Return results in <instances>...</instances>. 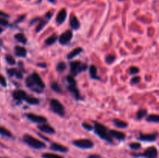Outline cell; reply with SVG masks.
<instances>
[{
    "label": "cell",
    "instance_id": "obj_12",
    "mask_svg": "<svg viewBox=\"0 0 159 158\" xmlns=\"http://www.w3.org/2000/svg\"><path fill=\"white\" fill-rule=\"evenodd\" d=\"M157 133H153V134H140L139 139L147 142H152L157 139Z\"/></svg>",
    "mask_w": 159,
    "mask_h": 158
},
{
    "label": "cell",
    "instance_id": "obj_26",
    "mask_svg": "<svg viewBox=\"0 0 159 158\" xmlns=\"http://www.w3.org/2000/svg\"><path fill=\"white\" fill-rule=\"evenodd\" d=\"M57 40H58L57 35H55V34L52 35V36H50V37H48L47 40H46L45 44H47V45H49V46L52 45V44H54V43L56 42Z\"/></svg>",
    "mask_w": 159,
    "mask_h": 158
},
{
    "label": "cell",
    "instance_id": "obj_42",
    "mask_svg": "<svg viewBox=\"0 0 159 158\" xmlns=\"http://www.w3.org/2000/svg\"><path fill=\"white\" fill-rule=\"evenodd\" d=\"M0 84H1V85H2L3 87H6L7 85L6 81L5 78H4V77L1 75H0Z\"/></svg>",
    "mask_w": 159,
    "mask_h": 158
},
{
    "label": "cell",
    "instance_id": "obj_14",
    "mask_svg": "<svg viewBox=\"0 0 159 158\" xmlns=\"http://www.w3.org/2000/svg\"><path fill=\"white\" fill-rule=\"evenodd\" d=\"M50 149L52 150H54V151L62 152V153H65V152H67L68 150V149L66 147H65V146L61 145V144L58 143H52L50 145Z\"/></svg>",
    "mask_w": 159,
    "mask_h": 158
},
{
    "label": "cell",
    "instance_id": "obj_11",
    "mask_svg": "<svg viewBox=\"0 0 159 158\" xmlns=\"http://www.w3.org/2000/svg\"><path fill=\"white\" fill-rule=\"evenodd\" d=\"M68 91L72 94V96H74V98L76 100L82 99V97H81L79 89H78L77 87H76V85H69L68 87Z\"/></svg>",
    "mask_w": 159,
    "mask_h": 158
},
{
    "label": "cell",
    "instance_id": "obj_9",
    "mask_svg": "<svg viewBox=\"0 0 159 158\" xmlns=\"http://www.w3.org/2000/svg\"><path fill=\"white\" fill-rule=\"evenodd\" d=\"M31 76L32 78H33V82H34L35 85H36V86L38 88L42 90L45 88V84H44V82H43V80L41 79V78L40 77V75H38L37 73H33Z\"/></svg>",
    "mask_w": 159,
    "mask_h": 158
},
{
    "label": "cell",
    "instance_id": "obj_16",
    "mask_svg": "<svg viewBox=\"0 0 159 158\" xmlns=\"http://www.w3.org/2000/svg\"><path fill=\"white\" fill-rule=\"evenodd\" d=\"M70 26L73 30H78L80 27V23H79L77 17L74 15H71V18H70Z\"/></svg>",
    "mask_w": 159,
    "mask_h": 158
},
{
    "label": "cell",
    "instance_id": "obj_6",
    "mask_svg": "<svg viewBox=\"0 0 159 158\" xmlns=\"http://www.w3.org/2000/svg\"><path fill=\"white\" fill-rule=\"evenodd\" d=\"M157 149L154 147H151L147 149L143 153H140V154H135L134 153L133 156H144V157L146 158H157Z\"/></svg>",
    "mask_w": 159,
    "mask_h": 158
},
{
    "label": "cell",
    "instance_id": "obj_17",
    "mask_svg": "<svg viewBox=\"0 0 159 158\" xmlns=\"http://www.w3.org/2000/svg\"><path fill=\"white\" fill-rule=\"evenodd\" d=\"M109 133L111 136L119 139V140H123L125 139V134L122 132L117 131V130H110L109 131Z\"/></svg>",
    "mask_w": 159,
    "mask_h": 158
},
{
    "label": "cell",
    "instance_id": "obj_45",
    "mask_svg": "<svg viewBox=\"0 0 159 158\" xmlns=\"http://www.w3.org/2000/svg\"><path fill=\"white\" fill-rule=\"evenodd\" d=\"M25 16H20V18H19V19H17L16 23H20L21 21H23L24 19H25Z\"/></svg>",
    "mask_w": 159,
    "mask_h": 158
},
{
    "label": "cell",
    "instance_id": "obj_33",
    "mask_svg": "<svg viewBox=\"0 0 159 158\" xmlns=\"http://www.w3.org/2000/svg\"><path fill=\"white\" fill-rule=\"evenodd\" d=\"M147 113H147L146 110H144V109L139 110V111L137 113V118L138 119H143L144 116H146Z\"/></svg>",
    "mask_w": 159,
    "mask_h": 158
},
{
    "label": "cell",
    "instance_id": "obj_35",
    "mask_svg": "<svg viewBox=\"0 0 159 158\" xmlns=\"http://www.w3.org/2000/svg\"><path fill=\"white\" fill-rule=\"evenodd\" d=\"M66 69V64L65 62H60L57 65V70L58 71H64Z\"/></svg>",
    "mask_w": 159,
    "mask_h": 158
},
{
    "label": "cell",
    "instance_id": "obj_5",
    "mask_svg": "<svg viewBox=\"0 0 159 158\" xmlns=\"http://www.w3.org/2000/svg\"><path fill=\"white\" fill-rule=\"evenodd\" d=\"M72 143L74 144L75 147H79L82 149H90L92 148L94 143L92 141L88 139H78V140L73 141Z\"/></svg>",
    "mask_w": 159,
    "mask_h": 158
},
{
    "label": "cell",
    "instance_id": "obj_4",
    "mask_svg": "<svg viewBox=\"0 0 159 158\" xmlns=\"http://www.w3.org/2000/svg\"><path fill=\"white\" fill-rule=\"evenodd\" d=\"M70 68H71V73L73 76H75L80 72L86 70V64H84L79 61H72L70 63Z\"/></svg>",
    "mask_w": 159,
    "mask_h": 158
},
{
    "label": "cell",
    "instance_id": "obj_32",
    "mask_svg": "<svg viewBox=\"0 0 159 158\" xmlns=\"http://www.w3.org/2000/svg\"><path fill=\"white\" fill-rule=\"evenodd\" d=\"M43 158H64L63 156H59L58 154H54V153H44L42 155Z\"/></svg>",
    "mask_w": 159,
    "mask_h": 158
},
{
    "label": "cell",
    "instance_id": "obj_31",
    "mask_svg": "<svg viewBox=\"0 0 159 158\" xmlns=\"http://www.w3.org/2000/svg\"><path fill=\"white\" fill-rule=\"evenodd\" d=\"M115 59H116V57L114 56V55L109 54L105 57V62H106V64H113L114 61H115Z\"/></svg>",
    "mask_w": 159,
    "mask_h": 158
},
{
    "label": "cell",
    "instance_id": "obj_18",
    "mask_svg": "<svg viewBox=\"0 0 159 158\" xmlns=\"http://www.w3.org/2000/svg\"><path fill=\"white\" fill-rule=\"evenodd\" d=\"M26 85H27V86L28 87V88H32V89H33L34 91L38 92V91H40V90H41L36 86V85H35L34 82H33V78H32L31 75L29 77H27V79H26Z\"/></svg>",
    "mask_w": 159,
    "mask_h": 158
},
{
    "label": "cell",
    "instance_id": "obj_19",
    "mask_svg": "<svg viewBox=\"0 0 159 158\" xmlns=\"http://www.w3.org/2000/svg\"><path fill=\"white\" fill-rule=\"evenodd\" d=\"M15 54L19 58H24L27 55V50L23 47L16 46L15 47Z\"/></svg>",
    "mask_w": 159,
    "mask_h": 158
},
{
    "label": "cell",
    "instance_id": "obj_3",
    "mask_svg": "<svg viewBox=\"0 0 159 158\" xmlns=\"http://www.w3.org/2000/svg\"><path fill=\"white\" fill-rule=\"evenodd\" d=\"M50 108L52 111L60 116H63L65 114V108L62 104L57 99H52L50 102Z\"/></svg>",
    "mask_w": 159,
    "mask_h": 158
},
{
    "label": "cell",
    "instance_id": "obj_10",
    "mask_svg": "<svg viewBox=\"0 0 159 158\" xmlns=\"http://www.w3.org/2000/svg\"><path fill=\"white\" fill-rule=\"evenodd\" d=\"M38 129L41 132H43L44 133H47V134H54L55 133V130H54V129L53 127H51L50 126L45 123H43L41 125H40L38 126Z\"/></svg>",
    "mask_w": 159,
    "mask_h": 158
},
{
    "label": "cell",
    "instance_id": "obj_40",
    "mask_svg": "<svg viewBox=\"0 0 159 158\" xmlns=\"http://www.w3.org/2000/svg\"><path fill=\"white\" fill-rule=\"evenodd\" d=\"M82 127L85 130H88V131H91V130H93V127L92 126V125H89V124L86 123V122H83L82 123Z\"/></svg>",
    "mask_w": 159,
    "mask_h": 158
},
{
    "label": "cell",
    "instance_id": "obj_37",
    "mask_svg": "<svg viewBox=\"0 0 159 158\" xmlns=\"http://www.w3.org/2000/svg\"><path fill=\"white\" fill-rule=\"evenodd\" d=\"M130 147L133 150H139L141 147V145L139 143H132L130 144Z\"/></svg>",
    "mask_w": 159,
    "mask_h": 158
},
{
    "label": "cell",
    "instance_id": "obj_8",
    "mask_svg": "<svg viewBox=\"0 0 159 158\" xmlns=\"http://www.w3.org/2000/svg\"><path fill=\"white\" fill-rule=\"evenodd\" d=\"M27 119L29 120L32 121L33 122H36V123H44V122H47V119L44 116H37V115H35V114H32V113H28V114L26 115Z\"/></svg>",
    "mask_w": 159,
    "mask_h": 158
},
{
    "label": "cell",
    "instance_id": "obj_28",
    "mask_svg": "<svg viewBox=\"0 0 159 158\" xmlns=\"http://www.w3.org/2000/svg\"><path fill=\"white\" fill-rule=\"evenodd\" d=\"M0 134L7 137H12V133L7 129L2 126H0Z\"/></svg>",
    "mask_w": 159,
    "mask_h": 158
},
{
    "label": "cell",
    "instance_id": "obj_13",
    "mask_svg": "<svg viewBox=\"0 0 159 158\" xmlns=\"http://www.w3.org/2000/svg\"><path fill=\"white\" fill-rule=\"evenodd\" d=\"M66 16H67L66 10H65V9L60 10L59 13H58L57 17H56V22H57L58 24L63 23L65 21V19H66Z\"/></svg>",
    "mask_w": 159,
    "mask_h": 158
},
{
    "label": "cell",
    "instance_id": "obj_24",
    "mask_svg": "<svg viewBox=\"0 0 159 158\" xmlns=\"http://www.w3.org/2000/svg\"><path fill=\"white\" fill-rule=\"evenodd\" d=\"M15 39L17 40L19 42L22 43V44H26L27 42V37L25 36V35L23 34V33H16V35H15Z\"/></svg>",
    "mask_w": 159,
    "mask_h": 158
},
{
    "label": "cell",
    "instance_id": "obj_47",
    "mask_svg": "<svg viewBox=\"0 0 159 158\" xmlns=\"http://www.w3.org/2000/svg\"><path fill=\"white\" fill-rule=\"evenodd\" d=\"M88 158H100V156H97V155H92V156H89Z\"/></svg>",
    "mask_w": 159,
    "mask_h": 158
},
{
    "label": "cell",
    "instance_id": "obj_21",
    "mask_svg": "<svg viewBox=\"0 0 159 158\" xmlns=\"http://www.w3.org/2000/svg\"><path fill=\"white\" fill-rule=\"evenodd\" d=\"M89 73H90V77H91L92 79H98V80H99V78L97 76V69H96V66L94 65L90 66Z\"/></svg>",
    "mask_w": 159,
    "mask_h": 158
},
{
    "label": "cell",
    "instance_id": "obj_1",
    "mask_svg": "<svg viewBox=\"0 0 159 158\" xmlns=\"http://www.w3.org/2000/svg\"><path fill=\"white\" fill-rule=\"evenodd\" d=\"M94 130L97 136H99L101 139H105L109 143L113 142L112 136L110 135L109 132L107 131L106 128L103 125L99 123V122H95Z\"/></svg>",
    "mask_w": 159,
    "mask_h": 158
},
{
    "label": "cell",
    "instance_id": "obj_29",
    "mask_svg": "<svg viewBox=\"0 0 159 158\" xmlns=\"http://www.w3.org/2000/svg\"><path fill=\"white\" fill-rule=\"evenodd\" d=\"M51 89L53 90V91H54L55 92H58V93H60L62 92V88L60 87V85H58V84L57 83V82H53V83L51 84Z\"/></svg>",
    "mask_w": 159,
    "mask_h": 158
},
{
    "label": "cell",
    "instance_id": "obj_36",
    "mask_svg": "<svg viewBox=\"0 0 159 158\" xmlns=\"http://www.w3.org/2000/svg\"><path fill=\"white\" fill-rule=\"evenodd\" d=\"M66 80L69 85H76L75 80L73 76H71V75H68V76H67Z\"/></svg>",
    "mask_w": 159,
    "mask_h": 158
},
{
    "label": "cell",
    "instance_id": "obj_43",
    "mask_svg": "<svg viewBox=\"0 0 159 158\" xmlns=\"http://www.w3.org/2000/svg\"><path fill=\"white\" fill-rule=\"evenodd\" d=\"M0 16H1V17L8 18V17H9V15H8V14H6V13H3V12L0 11Z\"/></svg>",
    "mask_w": 159,
    "mask_h": 158
},
{
    "label": "cell",
    "instance_id": "obj_23",
    "mask_svg": "<svg viewBox=\"0 0 159 158\" xmlns=\"http://www.w3.org/2000/svg\"><path fill=\"white\" fill-rule=\"evenodd\" d=\"M7 72H8V74L10 75V76H16L18 78H23L22 74H21L19 71H18L16 69H13V68L8 69V70H7Z\"/></svg>",
    "mask_w": 159,
    "mask_h": 158
},
{
    "label": "cell",
    "instance_id": "obj_44",
    "mask_svg": "<svg viewBox=\"0 0 159 158\" xmlns=\"http://www.w3.org/2000/svg\"><path fill=\"white\" fill-rule=\"evenodd\" d=\"M52 15H53V13H52L51 12H49V13H47V14H46V17H47L48 19H50V18H51Z\"/></svg>",
    "mask_w": 159,
    "mask_h": 158
},
{
    "label": "cell",
    "instance_id": "obj_34",
    "mask_svg": "<svg viewBox=\"0 0 159 158\" xmlns=\"http://www.w3.org/2000/svg\"><path fill=\"white\" fill-rule=\"evenodd\" d=\"M6 60L7 63H8L9 64H10V65H14V64H16L15 59L10 54H7L6 56Z\"/></svg>",
    "mask_w": 159,
    "mask_h": 158
},
{
    "label": "cell",
    "instance_id": "obj_49",
    "mask_svg": "<svg viewBox=\"0 0 159 158\" xmlns=\"http://www.w3.org/2000/svg\"><path fill=\"white\" fill-rule=\"evenodd\" d=\"M2 32H3V30H2V29L0 27V33H2Z\"/></svg>",
    "mask_w": 159,
    "mask_h": 158
},
{
    "label": "cell",
    "instance_id": "obj_30",
    "mask_svg": "<svg viewBox=\"0 0 159 158\" xmlns=\"http://www.w3.org/2000/svg\"><path fill=\"white\" fill-rule=\"evenodd\" d=\"M46 24H47V21L43 20V19H41V22L38 23V25L37 26V27H36V32L39 33L40 31H41V30H43V28L45 27Z\"/></svg>",
    "mask_w": 159,
    "mask_h": 158
},
{
    "label": "cell",
    "instance_id": "obj_46",
    "mask_svg": "<svg viewBox=\"0 0 159 158\" xmlns=\"http://www.w3.org/2000/svg\"><path fill=\"white\" fill-rule=\"evenodd\" d=\"M38 66H40L41 67H47V64H37Z\"/></svg>",
    "mask_w": 159,
    "mask_h": 158
},
{
    "label": "cell",
    "instance_id": "obj_25",
    "mask_svg": "<svg viewBox=\"0 0 159 158\" xmlns=\"http://www.w3.org/2000/svg\"><path fill=\"white\" fill-rule=\"evenodd\" d=\"M114 125L117 127H118V128L123 129L127 127L128 124L126 122H124V121L120 120V119H115V120H114Z\"/></svg>",
    "mask_w": 159,
    "mask_h": 158
},
{
    "label": "cell",
    "instance_id": "obj_2",
    "mask_svg": "<svg viewBox=\"0 0 159 158\" xmlns=\"http://www.w3.org/2000/svg\"><path fill=\"white\" fill-rule=\"evenodd\" d=\"M24 143L29 145L30 147H33L35 149H43L46 147V144L44 143H43L42 141L39 140V139H36V138L33 137L32 136L28 134L24 135V137H23Z\"/></svg>",
    "mask_w": 159,
    "mask_h": 158
},
{
    "label": "cell",
    "instance_id": "obj_22",
    "mask_svg": "<svg viewBox=\"0 0 159 158\" xmlns=\"http://www.w3.org/2000/svg\"><path fill=\"white\" fill-rule=\"evenodd\" d=\"M26 102H27L28 104H30V105H37L39 104L40 101L38 100L36 98H33V97H30V96H27L26 98L24 99V100Z\"/></svg>",
    "mask_w": 159,
    "mask_h": 158
},
{
    "label": "cell",
    "instance_id": "obj_27",
    "mask_svg": "<svg viewBox=\"0 0 159 158\" xmlns=\"http://www.w3.org/2000/svg\"><path fill=\"white\" fill-rule=\"evenodd\" d=\"M147 121L151 122H159V115H151L148 116Z\"/></svg>",
    "mask_w": 159,
    "mask_h": 158
},
{
    "label": "cell",
    "instance_id": "obj_41",
    "mask_svg": "<svg viewBox=\"0 0 159 158\" xmlns=\"http://www.w3.org/2000/svg\"><path fill=\"white\" fill-rule=\"evenodd\" d=\"M140 77L136 76V77H134V78H133L132 79H131V83L133 84V85H134V84L139 83V82H140Z\"/></svg>",
    "mask_w": 159,
    "mask_h": 158
},
{
    "label": "cell",
    "instance_id": "obj_7",
    "mask_svg": "<svg viewBox=\"0 0 159 158\" xmlns=\"http://www.w3.org/2000/svg\"><path fill=\"white\" fill-rule=\"evenodd\" d=\"M72 32L71 30H67L65 33H62L59 37V43L62 45H65L68 44L72 38Z\"/></svg>",
    "mask_w": 159,
    "mask_h": 158
},
{
    "label": "cell",
    "instance_id": "obj_38",
    "mask_svg": "<svg viewBox=\"0 0 159 158\" xmlns=\"http://www.w3.org/2000/svg\"><path fill=\"white\" fill-rule=\"evenodd\" d=\"M129 71L131 75H136V74H137L139 72V69L137 67H134L133 66V67H130Z\"/></svg>",
    "mask_w": 159,
    "mask_h": 158
},
{
    "label": "cell",
    "instance_id": "obj_39",
    "mask_svg": "<svg viewBox=\"0 0 159 158\" xmlns=\"http://www.w3.org/2000/svg\"><path fill=\"white\" fill-rule=\"evenodd\" d=\"M0 25L3 26V27H8L9 23H8V21H7L6 19L0 17Z\"/></svg>",
    "mask_w": 159,
    "mask_h": 158
},
{
    "label": "cell",
    "instance_id": "obj_20",
    "mask_svg": "<svg viewBox=\"0 0 159 158\" xmlns=\"http://www.w3.org/2000/svg\"><path fill=\"white\" fill-rule=\"evenodd\" d=\"M82 51H83V50H82V47H77V48H75V50H73L72 51H71L69 53H68L67 58H68V60L73 59V58H76L77 56H79V55L80 54Z\"/></svg>",
    "mask_w": 159,
    "mask_h": 158
},
{
    "label": "cell",
    "instance_id": "obj_50",
    "mask_svg": "<svg viewBox=\"0 0 159 158\" xmlns=\"http://www.w3.org/2000/svg\"><path fill=\"white\" fill-rule=\"evenodd\" d=\"M119 1H124V0H119Z\"/></svg>",
    "mask_w": 159,
    "mask_h": 158
},
{
    "label": "cell",
    "instance_id": "obj_48",
    "mask_svg": "<svg viewBox=\"0 0 159 158\" xmlns=\"http://www.w3.org/2000/svg\"><path fill=\"white\" fill-rule=\"evenodd\" d=\"M49 2H51V3H54V2H55V0H48Z\"/></svg>",
    "mask_w": 159,
    "mask_h": 158
},
{
    "label": "cell",
    "instance_id": "obj_15",
    "mask_svg": "<svg viewBox=\"0 0 159 158\" xmlns=\"http://www.w3.org/2000/svg\"><path fill=\"white\" fill-rule=\"evenodd\" d=\"M13 98H14L17 101H22L24 100V99L26 98V96H27V93L25 92L23 90H17V91H15L13 94Z\"/></svg>",
    "mask_w": 159,
    "mask_h": 158
}]
</instances>
